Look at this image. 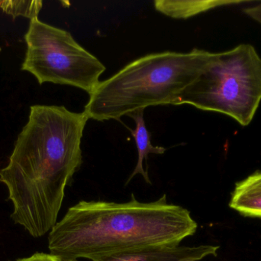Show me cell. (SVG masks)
<instances>
[{"label": "cell", "instance_id": "obj_8", "mask_svg": "<svg viewBox=\"0 0 261 261\" xmlns=\"http://www.w3.org/2000/svg\"><path fill=\"white\" fill-rule=\"evenodd\" d=\"M128 116H130L135 121L136 127L135 130H130L132 136L135 138L136 143L137 149H138V159L136 167L134 170L133 173L127 180L125 185H128L132 179L137 175L140 174L143 176L145 182L147 184H151L148 173L144 169V161L147 162V156L149 153L154 154H164L166 149L161 147H153L150 143V133L147 130L145 125V121L144 118V110H139L138 111L133 112Z\"/></svg>", "mask_w": 261, "mask_h": 261}, {"label": "cell", "instance_id": "obj_12", "mask_svg": "<svg viewBox=\"0 0 261 261\" xmlns=\"http://www.w3.org/2000/svg\"><path fill=\"white\" fill-rule=\"evenodd\" d=\"M243 12L245 15H248L251 19L257 21L261 26V4L245 8Z\"/></svg>", "mask_w": 261, "mask_h": 261}, {"label": "cell", "instance_id": "obj_3", "mask_svg": "<svg viewBox=\"0 0 261 261\" xmlns=\"http://www.w3.org/2000/svg\"><path fill=\"white\" fill-rule=\"evenodd\" d=\"M213 53L194 49L188 53L150 54L100 81L84 108L89 119L119 120L150 106L175 105L181 93L210 62Z\"/></svg>", "mask_w": 261, "mask_h": 261}, {"label": "cell", "instance_id": "obj_5", "mask_svg": "<svg viewBox=\"0 0 261 261\" xmlns=\"http://www.w3.org/2000/svg\"><path fill=\"white\" fill-rule=\"evenodd\" d=\"M27 44L21 70L35 77L39 84L78 87L91 95L106 67L80 45L70 32L40 21L30 20L24 35Z\"/></svg>", "mask_w": 261, "mask_h": 261}, {"label": "cell", "instance_id": "obj_11", "mask_svg": "<svg viewBox=\"0 0 261 261\" xmlns=\"http://www.w3.org/2000/svg\"><path fill=\"white\" fill-rule=\"evenodd\" d=\"M16 261H78L72 260H66L51 254H45V253H36L31 257L25 258L18 259Z\"/></svg>", "mask_w": 261, "mask_h": 261}, {"label": "cell", "instance_id": "obj_6", "mask_svg": "<svg viewBox=\"0 0 261 261\" xmlns=\"http://www.w3.org/2000/svg\"><path fill=\"white\" fill-rule=\"evenodd\" d=\"M219 246L154 247L135 252L107 257L100 261H199L208 257L217 256Z\"/></svg>", "mask_w": 261, "mask_h": 261}, {"label": "cell", "instance_id": "obj_1", "mask_svg": "<svg viewBox=\"0 0 261 261\" xmlns=\"http://www.w3.org/2000/svg\"><path fill=\"white\" fill-rule=\"evenodd\" d=\"M88 120L64 106H32L9 163L0 170L13 205L11 218L33 238L45 235L58 222L66 187L83 163Z\"/></svg>", "mask_w": 261, "mask_h": 261}, {"label": "cell", "instance_id": "obj_7", "mask_svg": "<svg viewBox=\"0 0 261 261\" xmlns=\"http://www.w3.org/2000/svg\"><path fill=\"white\" fill-rule=\"evenodd\" d=\"M229 206L242 216L261 219V171L236 184Z\"/></svg>", "mask_w": 261, "mask_h": 261}, {"label": "cell", "instance_id": "obj_10", "mask_svg": "<svg viewBox=\"0 0 261 261\" xmlns=\"http://www.w3.org/2000/svg\"><path fill=\"white\" fill-rule=\"evenodd\" d=\"M43 2L41 0H4L0 1V9L8 15L15 18L24 16L32 20L38 18L42 9Z\"/></svg>", "mask_w": 261, "mask_h": 261}, {"label": "cell", "instance_id": "obj_4", "mask_svg": "<svg viewBox=\"0 0 261 261\" xmlns=\"http://www.w3.org/2000/svg\"><path fill=\"white\" fill-rule=\"evenodd\" d=\"M261 101V58L254 46L213 53L198 78L187 87L175 105L189 104L218 112L249 125Z\"/></svg>", "mask_w": 261, "mask_h": 261}, {"label": "cell", "instance_id": "obj_13", "mask_svg": "<svg viewBox=\"0 0 261 261\" xmlns=\"http://www.w3.org/2000/svg\"><path fill=\"white\" fill-rule=\"evenodd\" d=\"M0 51H1V49H0Z\"/></svg>", "mask_w": 261, "mask_h": 261}, {"label": "cell", "instance_id": "obj_2", "mask_svg": "<svg viewBox=\"0 0 261 261\" xmlns=\"http://www.w3.org/2000/svg\"><path fill=\"white\" fill-rule=\"evenodd\" d=\"M198 225L190 211L167 202V195L143 203L81 201L67 210L48 235L50 254L66 260L107 257L154 247L176 246Z\"/></svg>", "mask_w": 261, "mask_h": 261}, {"label": "cell", "instance_id": "obj_9", "mask_svg": "<svg viewBox=\"0 0 261 261\" xmlns=\"http://www.w3.org/2000/svg\"><path fill=\"white\" fill-rule=\"evenodd\" d=\"M248 3L240 0H205V1H174L156 0L155 9L164 15L176 18H188L210 9L230 5Z\"/></svg>", "mask_w": 261, "mask_h": 261}]
</instances>
